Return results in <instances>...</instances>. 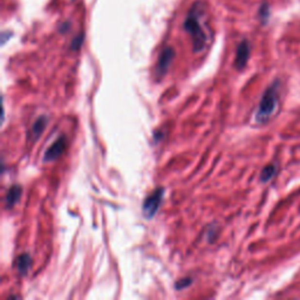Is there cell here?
Masks as SVG:
<instances>
[{
  "label": "cell",
  "mask_w": 300,
  "mask_h": 300,
  "mask_svg": "<svg viewBox=\"0 0 300 300\" xmlns=\"http://www.w3.org/2000/svg\"><path fill=\"white\" fill-rule=\"evenodd\" d=\"M203 13H204L203 2H196L191 7L190 12L188 13L187 18L184 20V24H183L184 30L189 33L191 40H193L194 52L195 53L203 52L210 40V34L207 32L205 26L202 24Z\"/></svg>",
  "instance_id": "cell-1"
},
{
  "label": "cell",
  "mask_w": 300,
  "mask_h": 300,
  "mask_svg": "<svg viewBox=\"0 0 300 300\" xmlns=\"http://www.w3.org/2000/svg\"><path fill=\"white\" fill-rule=\"evenodd\" d=\"M278 88L279 81H276L265 90L256 113V121L258 122V124H265V122L268 121L271 116L273 115L274 111H276L279 99Z\"/></svg>",
  "instance_id": "cell-2"
},
{
  "label": "cell",
  "mask_w": 300,
  "mask_h": 300,
  "mask_svg": "<svg viewBox=\"0 0 300 300\" xmlns=\"http://www.w3.org/2000/svg\"><path fill=\"white\" fill-rule=\"evenodd\" d=\"M164 196V189L163 188H157L154 190L147 198L144 199L143 207H142V211L145 218H153L155 213L159 211V207H161L162 201H163Z\"/></svg>",
  "instance_id": "cell-3"
},
{
  "label": "cell",
  "mask_w": 300,
  "mask_h": 300,
  "mask_svg": "<svg viewBox=\"0 0 300 300\" xmlns=\"http://www.w3.org/2000/svg\"><path fill=\"white\" fill-rule=\"evenodd\" d=\"M175 50L170 46L162 50L161 54L159 56V61L156 65V76L159 79H162L165 74L169 71L171 64H173L174 59H175Z\"/></svg>",
  "instance_id": "cell-4"
},
{
  "label": "cell",
  "mask_w": 300,
  "mask_h": 300,
  "mask_svg": "<svg viewBox=\"0 0 300 300\" xmlns=\"http://www.w3.org/2000/svg\"><path fill=\"white\" fill-rule=\"evenodd\" d=\"M66 149V137L65 136H59L55 140V142L45 151L44 155V162H53L55 159H58L60 156L64 154Z\"/></svg>",
  "instance_id": "cell-5"
},
{
  "label": "cell",
  "mask_w": 300,
  "mask_h": 300,
  "mask_svg": "<svg viewBox=\"0 0 300 300\" xmlns=\"http://www.w3.org/2000/svg\"><path fill=\"white\" fill-rule=\"evenodd\" d=\"M250 44L247 40H243L236 51L235 67L237 70H243L247 66L248 58H250Z\"/></svg>",
  "instance_id": "cell-6"
},
{
  "label": "cell",
  "mask_w": 300,
  "mask_h": 300,
  "mask_svg": "<svg viewBox=\"0 0 300 300\" xmlns=\"http://www.w3.org/2000/svg\"><path fill=\"white\" fill-rule=\"evenodd\" d=\"M22 195V188L18 184H14L7 190L5 196V208L12 209L14 205L20 201V197Z\"/></svg>",
  "instance_id": "cell-7"
},
{
  "label": "cell",
  "mask_w": 300,
  "mask_h": 300,
  "mask_svg": "<svg viewBox=\"0 0 300 300\" xmlns=\"http://www.w3.org/2000/svg\"><path fill=\"white\" fill-rule=\"evenodd\" d=\"M47 124H48L47 118H46L45 115L39 116V118L35 120V122L33 124L32 128H31V133H30V137L33 142L41 136V134L44 133L46 129V125H47Z\"/></svg>",
  "instance_id": "cell-8"
},
{
  "label": "cell",
  "mask_w": 300,
  "mask_h": 300,
  "mask_svg": "<svg viewBox=\"0 0 300 300\" xmlns=\"http://www.w3.org/2000/svg\"><path fill=\"white\" fill-rule=\"evenodd\" d=\"M17 270H18L19 276L24 277L28 273V271L32 267V257L28 253H22L17 258Z\"/></svg>",
  "instance_id": "cell-9"
},
{
  "label": "cell",
  "mask_w": 300,
  "mask_h": 300,
  "mask_svg": "<svg viewBox=\"0 0 300 300\" xmlns=\"http://www.w3.org/2000/svg\"><path fill=\"white\" fill-rule=\"evenodd\" d=\"M277 174V165L276 164H268L261 173V182L266 183L273 178Z\"/></svg>",
  "instance_id": "cell-10"
},
{
  "label": "cell",
  "mask_w": 300,
  "mask_h": 300,
  "mask_svg": "<svg viewBox=\"0 0 300 300\" xmlns=\"http://www.w3.org/2000/svg\"><path fill=\"white\" fill-rule=\"evenodd\" d=\"M191 284H193V279L188 278L187 277V278L179 279V281L175 284V288L176 290L181 291V290H184V288H187L188 286H190Z\"/></svg>",
  "instance_id": "cell-11"
},
{
  "label": "cell",
  "mask_w": 300,
  "mask_h": 300,
  "mask_svg": "<svg viewBox=\"0 0 300 300\" xmlns=\"http://www.w3.org/2000/svg\"><path fill=\"white\" fill-rule=\"evenodd\" d=\"M216 230H217V227H215V225H210V227L208 228L207 239L209 243H212L216 239V233H217Z\"/></svg>",
  "instance_id": "cell-12"
},
{
  "label": "cell",
  "mask_w": 300,
  "mask_h": 300,
  "mask_svg": "<svg viewBox=\"0 0 300 300\" xmlns=\"http://www.w3.org/2000/svg\"><path fill=\"white\" fill-rule=\"evenodd\" d=\"M82 42H84V36H82V34H80L78 38H75L73 40L72 46H71V47H72V50H79L80 46L82 45Z\"/></svg>",
  "instance_id": "cell-13"
},
{
  "label": "cell",
  "mask_w": 300,
  "mask_h": 300,
  "mask_svg": "<svg viewBox=\"0 0 300 300\" xmlns=\"http://www.w3.org/2000/svg\"><path fill=\"white\" fill-rule=\"evenodd\" d=\"M259 13H261V17L263 19V21H266V19L268 18V6L266 4H264L261 8V11H259Z\"/></svg>",
  "instance_id": "cell-14"
}]
</instances>
